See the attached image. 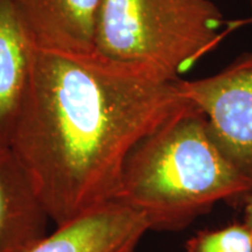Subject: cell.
<instances>
[{
	"mask_svg": "<svg viewBox=\"0 0 252 252\" xmlns=\"http://www.w3.org/2000/svg\"><path fill=\"white\" fill-rule=\"evenodd\" d=\"M12 1L33 47L69 54H94L102 0Z\"/></svg>",
	"mask_w": 252,
	"mask_h": 252,
	"instance_id": "cell-5",
	"label": "cell"
},
{
	"mask_svg": "<svg viewBox=\"0 0 252 252\" xmlns=\"http://www.w3.org/2000/svg\"><path fill=\"white\" fill-rule=\"evenodd\" d=\"M32 43L12 0H0V147L11 146L31 78Z\"/></svg>",
	"mask_w": 252,
	"mask_h": 252,
	"instance_id": "cell-8",
	"label": "cell"
},
{
	"mask_svg": "<svg viewBox=\"0 0 252 252\" xmlns=\"http://www.w3.org/2000/svg\"><path fill=\"white\" fill-rule=\"evenodd\" d=\"M186 252H252V232L238 222L201 230L186 242Z\"/></svg>",
	"mask_w": 252,
	"mask_h": 252,
	"instance_id": "cell-9",
	"label": "cell"
},
{
	"mask_svg": "<svg viewBox=\"0 0 252 252\" xmlns=\"http://www.w3.org/2000/svg\"><path fill=\"white\" fill-rule=\"evenodd\" d=\"M50 222L26 172L9 147H0V252H28Z\"/></svg>",
	"mask_w": 252,
	"mask_h": 252,
	"instance_id": "cell-7",
	"label": "cell"
},
{
	"mask_svg": "<svg viewBox=\"0 0 252 252\" xmlns=\"http://www.w3.org/2000/svg\"><path fill=\"white\" fill-rule=\"evenodd\" d=\"M250 8H251V17L245 19V20H239V21H236L235 24H231V23H228V28L229 31H231L232 28L235 27H241L243 26V25H247V24H252V0H250Z\"/></svg>",
	"mask_w": 252,
	"mask_h": 252,
	"instance_id": "cell-11",
	"label": "cell"
},
{
	"mask_svg": "<svg viewBox=\"0 0 252 252\" xmlns=\"http://www.w3.org/2000/svg\"><path fill=\"white\" fill-rule=\"evenodd\" d=\"M149 230L143 214L111 202L55 226L28 252H137Z\"/></svg>",
	"mask_w": 252,
	"mask_h": 252,
	"instance_id": "cell-6",
	"label": "cell"
},
{
	"mask_svg": "<svg viewBox=\"0 0 252 252\" xmlns=\"http://www.w3.org/2000/svg\"><path fill=\"white\" fill-rule=\"evenodd\" d=\"M252 181L228 159L193 103L144 138L123 167L116 202L143 214L150 230L176 231Z\"/></svg>",
	"mask_w": 252,
	"mask_h": 252,
	"instance_id": "cell-2",
	"label": "cell"
},
{
	"mask_svg": "<svg viewBox=\"0 0 252 252\" xmlns=\"http://www.w3.org/2000/svg\"><path fill=\"white\" fill-rule=\"evenodd\" d=\"M178 82L96 54L32 46L9 149L55 226L116 202L131 151L190 104Z\"/></svg>",
	"mask_w": 252,
	"mask_h": 252,
	"instance_id": "cell-1",
	"label": "cell"
},
{
	"mask_svg": "<svg viewBox=\"0 0 252 252\" xmlns=\"http://www.w3.org/2000/svg\"><path fill=\"white\" fill-rule=\"evenodd\" d=\"M178 87L203 113L220 149L252 181V49L217 74L181 78Z\"/></svg>",
	"mask_w": 252,
	"mask_h": 252,
	"instance_id": "cell-4",
	"label": "cell"
},
{
	"mask_svg": "<svg viewBox=\"0 0 252 252\" xmlns=\"http://www.w3.org/2000/svg\"><path fill=\"white\" fill-rule=\"evenodd\" d=\"M212 0H102L94 54L176 82L222 41Z\"/></svg>",
	"mask_w": 252,
	"mask_h": 252,
	"instance_id": "cell-3",
	"label": "cell"
},
{
	"mask_svg": "<svg viewBox=\"0 0 252 252\" xmlns=\"http://www.w3.org/2000/svg\"><path fill=\"white\" fill-rule=\"evenodd\" d=\"M245 200V208H244V213H245V224L250 231L252 232V190L250 193H248L244 196Z\"/></svg>",
	"mask_w": 252,
	"mask_h": 252,
	"instance_id": "cell-10",
	"label": "cell"
}]
</instances>
